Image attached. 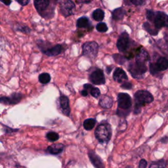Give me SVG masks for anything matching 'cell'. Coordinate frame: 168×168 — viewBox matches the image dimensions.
Returning a JSON list of instances; mask_svg holds the SVG:
<instances>
[{
    "mask_svg": "<svg viewBox=\"0 0 168 168\" xmlns=\"http://www.w3.org/2000/svg\"><path fill=\"white\" fill-rule=\"evenodd\" d=\"M89 157L91 160V162L95 168H105L103 161L93 151L89 152Z\"/></svg>",
    "mask_w": 168,
    "mask_h": 168,
    "instance_id": "13",
    "label": "cell"
},
{
    "mask_svg": "<svg viewBox=\"0 0 168 168\" xmlns=\"http://www.w3.org/2000/svg\"><path fill=\"white\" fill-rule=\"evenodd\" d=\"M81 94H82V96H84V97H85V96H87V95H88V92H87V91H86V90L84 89L83 91H82V92H81Z\"/></svg>",
    "mask_w": 168,
    "mask_h": 168,
    "instance_id": "38",
    "label": "cell"
},
{
    "mask_svg": "<svg viewBox=\"0 0 168 168\" xmlns=\"http://www.w3.org/2000/svg\"><path fill=\"white\" fill-rule=\"evenodd\" d=\"M149 55L147 51L144 49H141L139 52L138 53L136 57V62L142 64H145V62L149 60Z\"/></svg>",
    "mask_w": 168,
    "mask_h": 168,
    "instance_id": "18",
    "label": "cell"
},
{
    "mask_svg": "<svg viewBox=\"0 0 168 168\" xmlns=\"http://www.w3.org/2000/svg\"><path fill=\"white\" fill-rule=\"evenodd\" d=\"M113 78L116 82L118 83H122L123 82L127 81L128 79L125 71H123V70L120 68H116L113 74Z\"/></svg>",
    "mask_w": 168,
    "mask_h": 168,
    "instance_id": "12",
    "label": "cell"
},
{
    "mask_svg": "<svg viewBox=\"0 0 168 168\" xmlns=\"http://www.w3.org/2000/svg\"><path fill=\"white\" fill-rule=\"evenodd\" d=\"M43 53L49 57H54L59 55L62 51V46L61 45H56L54 47L42 51Z\"/></svg>",
    "mask_w": 168,
    "mask_h": 168,
    "instance_id": "16",
    "label": "cell"
},
{
    "mask_svg": "<svg viewBox=\"0 0 168 168\" xmlns=\"http://www.w3.org/2000/svg\"><path fill=\"white\" fill-rule=\"evenodd\" d=\"M84 87V89L86 90V91H87V90H90L91 91L94 87L91 84H85Z\"/></svg>",
    "mask_w": 168,
    "mask_h": 168,
    "instance_id": "37",
    "label": "cell"
},
{
    "mask_svg": "<svg viewBox=\"0 0 168 168\" xmlns=\"http://www.w3.org/2000/svg\"><path fill=\"white\" fill-rule=\"evenodd\" d=\"M95 123H96L95 120L92 119V118L87 119L84 122V127L85 129H86L87 131H89V130H91L94 127L95 125Z\"/></svg>",
    "mask_w": 168,
    "mask_h": 168,
    "instance_id": "22",
    "label": "cell"
},
{
    "mask_svg": "<svg viewBox=\"0 0 168 168\" xmlns=\"http://www.w3.org/2000/svg\"><path fill=\"white\" fill-rule=\"evenodd\" d=\"M90 93L92 97L95 98H98L100 95V91L99 89L97 88V87H93V88L90 91Z\"/></svg>",
    "mask_w": 168,
    "mask_h": 168,
    "instance_id": "29",
    "label": "cell"
},
{
    "mask_svg": "<svg viewBox=\"0 0 168 168\" xmlns=\"http://www.w3.org/2000/svg\"><path fill=\"white\" fill-rule=\"evenodd\" d=\"M128 70L130 72L131 75L133 77L138 78L141 75L144 74V73L147 72V69L145 64L135 62V63L130 64Z\"/></svg>",
    "mask_w": 168,
    "mask_h": 168,
    "instance_id": "4",
    "label": "cell"
},
{
    "mask_svg": "<svg viewBox=\"0 0 168 168\" xmlns=\"http://www.w3.org/2000/svg\"><path fill=\"white\" fill-rule=\"evenodd\" d=\"M126 14V11L122 7L115 9L112 12V18L116 20H122Z\"/></svg>",
    "mask_w": 168,
    "mask_h": 168,
    "instance_id": "20",
    "label": "cell"
},
{
    "mask_svg": "<svg viewBox=\"0 0 168 168\" xmlns=\"http://www.w3.org/2000/svg\"><path fill=\"white\" fill-rule=\"evenodd\" d=\"M121 87L123 89H131V87H132V85H131L130 83L128 82H126V83H123Z\"/></svg>",
    "mask_w": 168,
    "mask_h": 168,
    "instance_id": "34",
    "label": "cell"
},
{
    "mask_svg": "<svg viewBox=\"0 0 168 168\" xmlns=\"http://www.w3.org/2000/svg\"><path fill=\"white\" fill-rule=\"evenodd\" d=\"M150 71L152 74H156V73L158 72V71L156 69L154 64L152 63V64H150Z\"/></svg>",
    "mask_w": 168,
    "mask_h": 168,
    "instance_id": "33",
    "label": "cell"
},
{
    "mask_svg": "<svg viewBox=\"0 0 168 168\" xmlns=\"http://www.w3.org/2000/svg\"><path fill=\"white\" fill-rule=\"evenodd\" d=\"M147 15V19L151 21L152 20H154V16H155V13L154 12H153V11H148Z\"/></svg>",
    "mask_w": 168,
    "mask_h": 168,
    "instance_id": "30",
    "label": "cell"
},
{
    "mask_svg": "<svg viewBox=\"0 0 168 168\" xmlns=\"http://www.w3.org/2000/svg\"><path fill=\"white\" fill-rule=\"evenodd\" d=\"M92 17L96 21H102L105 17V12L100 9H97L93 11Z\"/></svg>",
    "mask_w": 168,
    "mask_h": 168,
    "instance_id": "21",
    "label": "cell"
},
{
    "mask_svg": "<svg viewBox=\"0 0 168 168\" xmlns=\"http://www.w3.org/2000/svg\"><path fill=\"white\" fill-rule=\"evenodd\" d=\"M129 46V35L126 32H123L120 36L117 41V47L120 52H123L127 49Z\"/></svg>",
    "mask_w": 168,
    "mask_h": 168,
    "instance_id": "8",
    "label": "cell"
},
{
    "mask_svg": "<svg viewBox=\"0 0 168 168\" xmlns=\"http://www.w3.org/2000/svg\"><path fill=\"white\" fill-rule=\"evenodd\" d=\"M131 2L135 5H141L144 3L143 1H140V0H134V1H131Z\"/></svg>",
    "mask_w": 168,
    "mask_h": 168,
    "instance_id": "36",
    "label": "cell"
},
{
    "mask_svg": "<svg viewBox=\"0 0 168 168\" xmlns=\"http://www.w3.org/2000/svg\"><path fill=\"white\" fill-rule=\"evenodd\" d=\"M96 29L100 32H105L108 30V27L105 23H100L96 26Z\"/></svg>",
    "mask_w": 168,
    "mask_h": 168,
    "instance_id": "28",
    "label": "cell"
},
{
    "mask_svg": "<svg viewBox=\"0 0 168 168\" xmlns=\"http://www.w3.org/2000/svg\"><path fill=\"white\" fill-rule=\"evenodd\" d=\"M34 5L36 10L38 11L39 14L43 17L46 16V11L49 7L50 2L46 0H42V1H34Z\"/></svg>",
    "mask_w": 168,
    "mask_h": 168,
    "instance_id": "11",
    "label": "cell"
},
{
    "mask_svg": "<svg viewBox=\"0 0 168 168\" xmlns=\"http://www.w3.org/2000/svg\"><path fill=\"white\" fill-rule=\"evenodd\" d=\"M19 27L20 28L17 29V30L19 31L25 32V33H29L30 32V29L29 28L28 26H19Z\"/></svg>",
    "mask_w": 168,
    "mask_h": 168,
    "instance_id": "31",
    "label": "cell"
},
{
    "mask_svg": "<svg viewBox=\"0 0 168 168\" xmlns=\"http://www.w3.org/2000/svg\"><path fill=\"white\" fill-rule=\"evenodd\" d=\"M98 50L99 45L95 41L87 42L83 46L84 55L90 58H94L97 57Z\"/></svg>",
    "mask_w": 168,
    "mask_h": 168,
    "instance_id": "3",
    "label": "cell"
},
{
    "mask_svg": "<svg viewBox=\"0 0 168 168\" xmlns=\"http://www.w3.org/2000/svg\"><path fill=\"white\" fill-rule=\"evenodd\" d=\"M154 21L156 28H161L164 26L168 27V16L164 13L158 12L154 16Z\"/></svg>",
    "mask_w": 168,
    "mask_h": 168,
    "instance_id": "7",
    "label": "cell"
},
{
    "mask_svg": "<svg viewBox=\"0 0 168 168\" xmlns=\"http://www.w3.org/2000/svg\"><path fill=\"white\" fill-rule=\"evenodd\" d=\"M46 137L49 141L54 142L57 141L58 138H59V135H58V133L53 132V131H51V132H49L46 135Z\"/></svg>",
    "mask_w": 168,
    "mask_h": 168,
    "instance_id": "26",
    "label": "cell"
},
{
    "mask_svg": "<svg viewBox=\"0 0 168 168\" xmlns=\"http://www.w3.org/2000/svg\"><path fill=\"white\" fill-rule=\"evenodd\" d=\"M118 106L122 110H128L131 106V97L127 93H119L118 95Z\"/></svg>",
    "mask_w": 168,
    "mask_h": 168,
    "instance_id": "5",
    "label": "cell"
},
{
    "mask_svg": "<svg viewBox=\"0 0 168 168\" xmlns=\"http://www.w3.org/2000/svg\"><path fill=\"white\" fill-rule=\"evenodd\" d=\"M95 135L100 143H108L110 141L112 135V130L110 125L108 123L100 124L97 127Z\"/></svg>",
    "mask_w": 168,
    "mask_h": 168,
    "instance_id": "1",
    "label": "cell"
},
{
    "mask_svg": "<svg viewBox=\"0 0 168 168\" xmlns=\"http://www.w3.org/2000/svg\"><path fill=\"white\" fill-rule=\"evenodd\" d=\"M64 148V146L62 144H54L49 146L47 149V151L51 154L57 155L60 154Z\"/></svg>",
    "mask_w": 168,
    "mask_h": 168,
    "instance_id": "15",
    "label": "cell"
},
{
    "mask_svg": "<svg viewBox=\"0 0 168 168\" xmlns=\"http://www.w3.org/2000/svg\"><path fill=\"white\" fill-rule=\"evenodd\" d=\"M2 2L4 4L7 5H9L11 4V1H8V2H3V1H2Z\"/></svg>",
    "mask_w": 168,
    "mask_h": 168,
    "instance_id": "40",
    "label": "cell"
},
{
    "mask_svg": "<svg viewBox=\"0 0 168 168\" xmlns=\"http://www.w3.org/2000/svg\"><path fill=\"white\" fill-rule=\"evenodd\" d=\"M91 82L95 85H103L105 84V78L103 70L97 69L90 75Z\"/></svg>",
    "mask_w": 168,
    "mask_h": 168,
    "instance_id": "6",
    "label": "cell"
},
{
    "mask_svg": "<svg viewBox=\"0 0 168 168\" xmlns=\"http://www.w3.org/2000/svg\"><path fill=\"white\" fill-rule=\"evenodd\" d=\"M166 162L164 160H160L154 162L150 165L149 168H165Z\"/></svg>",
    "mask_w": 168,
    "mask_h": 168,
    "instance_id": "25",
    "label": "cell"
},
{
    "mask_svg": "<svg viewBox=\"0 0 168 168\" xmlns=\"http://www.w3.org/2000/svg\"><path fill=\"white\" fill-rule=\"evenodd\" d=\"M99 105L104 108H110L113 105V100L106 95H103L99 100Z\"/></svg>",
    "mask_w": 168,
    "mask_h": 168,
    "instance_id": "19",
    "label": "cell"
},
{
    "mask_svg": "<svg viewBox=\"0 0 168 168\" xmlns=\"http://www.w3.org/2000/svg\"><path fill=\"white\" fill-rule=\"evenodd\" d=\"M19 4H20L21 5H26L28 3H29L30 1H28V0H21V1H19V0H17V1Z\"/></svg>",
    "mask_w": 168,
    "mask_h": 168,
    "instance_id": "35",
    "label": "cell"
},
{
    "mask_svg": "<svg viewBox=\"0 0 168 168\" xmlns=\"http://www.w3.org/2000/svg\"><path fill=\"white\" fill-rule=\"evenodd\" d=\"M135 98L136 101V108L135 110L139 111V107L143 106L145 104L150 103L154 100V97L147 91L141 90L138 91L135 94Z\"/></svg>",
    "mask_w": 168,
    "mask_h": 168,
    "instance_id": "2",
    "label": "cell"
},
{
    "mask_svg": "<svg viewBox=\"0 0 168 168\" xmlns=\"http://www.w3.org/2000/svg\"><path fill=\"white\" fill-rule=\"evenodd\" d=\"M74 7L75 5L72 1L62 2L60 6L61 13L64 17H68L72 14V10Z\"/></svg>",
    "mask_w": 168,
    "mask_h": 168,
    "instance_id": "9",
    "label": "cell"
},
{
    "mask_svg": "<svg viewBox=\"0 0 168 168\" xmlns=\"http://www.w3.org/2000/svg\"><path fill=\"white\" fill-rule=\"evenodd\" d=\"M51 80V76L48 73H42L39 76V82L42 84H47Z\"/></svg>",
    "mask_w": 168,
    "mask_h": 168,
    "instance_id": "24",
    "label": "cell"
},
{
    "mask_svg": "<svg viewBox=\"0 0 168 168\" xmlns=\"http://www.w3.org/2000/svg\"><path fill=\"white\" fill-rule=\"evenodd\" d=\"M154 66L158 72L165 70L168 68V60L165 57H160L156 63H154Z\"/></svg>",
    "mask_w": 168,
    "mask_h": 168,
    "instance_id": "17",
    "label": "cell"
},
{
    "mask_svg": "<svg viewBox=\"0 0 168 168\" xmlns=\"http://www.w3.org/2000/svg\"><path fill=\"white\" fill-rule=\"evenodd\" d=\"M147 160H144V159H142L140 162H139V165H138V167L139 168H146L147 166Z\"/></svg>",
    "mask_w": 168,
    "mask_h": 168,
    "instance_id": "32",
    "label": "cell"
},
{
    "mask_svg": "<svg viewBox=\"0 0 168 168\" xmlns=\"http://www.w3.org/2000/svg\"><path fill=\"white\" fill-rule=\"evenodd\" d=\"M161 141H162V143H167V142L168 141V137H165L163 138H162V139L161 140Z\"/></svg>",
    "mask_w": 168,
    "mask_h": 168,
    "instance_id": "39",
    "label": "cell"
},
{
    "mask_svg": "<svg viewBox=\"0 0 168 168\" xmlns=\"http://www.w3.org/2000/svg\"><path fill=\"white\" fill-rule=\"evenodd\" d=\"M22 98L21 94L20 93H13L11 97H0V103L3 105H14L20 101Z\"/></svg>",
    "mask_w": 168,
    "mask_h": 168,
    "instance_id": "10",
    "label": "cell"
},
{
    "mask_svg": "<svg viewBox=\"0 0 168 168\" xmlns=\"http://www.w3.org/2000/svg\"><path fill=\"white\" fill-rule=\"evenodd\" d=\"M144 28L147 30L149 34L152 35H156L158 34V31L156 30H154L151 28V26L148 23H145L144 24Z\"/></svg>",
    "mask_w": 168,
    "mask_h": 168,
    "instance_id": "27",
    "label": "cell"
},
{
    "mask_svg": "<svg viewBox=\"0 0 168 168\" xmlns=\"http://www.w3.org/2000/svg\"><path fill=\"white\" fill-rule=\"evenodd\" d=\"M89 19L85 17H83L79 18L77 20V26L78 28H86L89 26Z\"/></svg>",
    "mask_w": 168,
    "mask_h": 168,
    "instance_id": "23",
    "label": "cell"
},
{
    "mask_svg": "<svg viewBox=\"0 0 168 168\" xmlns=\"http://www.w3.org/2000/svg\"><path fill=\"white\" fill-rule=\"evenodd\" d=\"M60 106L62 111V112L66 116H69L70 113V108L69 106V100L67 97L62 95L59 99Z\"/></svg>",
    "mask_w": 168,
    "mask_h": 168,
    "instance_id": "14",
    "label": "cell"
}]
</instances>
